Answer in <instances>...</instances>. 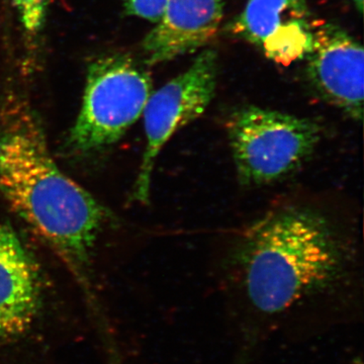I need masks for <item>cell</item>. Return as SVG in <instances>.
I'll return each mask as SVG.
<instances>
[{
	"label": "cell",
	"mask_w": 364,
	"mask_h": 364,
	"mask_svg": "<svg viewBox=\"0 0 364 364\" xmlns=\"http://www.w3.org/2000/svg\"><path fill=\"white\" fill-rule=\"evenodd\" d=\"M354 4H355L356 9L359 11V14L363 13V0H353Z\"/></svg>",
	"instance_id": "12"
},
{
	"label": "cell",
	"mask_w": 364,
	"mask_h": 364,
	"mask_svg": "<svg viewBox=\"0 0 364 364\" xmlns=\"http://www.w3.org/2000/svg\"><path fill=\"white\" fill-rule=\"evenodd\" d=\"M166 0H123L124 11L129 16L156 23L161 18Z\"/></svg>",
	"instance_id": "11"
},
{
	"label": "cell",
	"mask_w": 364,
	"mask_h": 364,
	"mask_svg": "<svg viewBox=\"0 0 364 364\" xmlns=\"http://www.w3.org/2000/svg\"><path fill=\"white\" fill-rule=\"evenodd\" d=\"M0 195L81 280L109 210L61 171L32 107L18 97L0 109Z\"/></svg>",
	"instance_id": "2"
},
{
	"label": "cell",
	"mask_w": 364,
	"mask_h": 364,
	"mask_svg": "<svg viewBox=\"0 0 364 364\" xmlns=\"http://www.w3.org/2000/svg\"><path fill=\"white\" fill-rule=\"evenodd\" d=\"M39 268L18 234L0 223V340L28 331L39 313Z\"/></svg>",
	"instance_id": "9"
},
{
	"label": "cell",
	"mask_w": 364,
	"mask_h": 364,
	"mask_svg": "<svg viewBox=\"0 0 364 364\" xmlns=\"http://www.w3.org/2000/svg\"><path fill=\"white\" fill-rule=\"evenodd\" d=\"M308 77L323 100L355 122L363 121V45L334 23L316 26Z\"/></svg>",
	"instance_id": "6"
},
{
	"label": "cell",
	"mask_w": 364,
	"mask_h": 364,
	"mask_svg": "<svg viewBox=\"0 0 364 364\" xmlns=\"http://www.w3.org/2000/svg\"><path fill=\"white\" fill-rule=\"evenodd\" d=\"M223 16V0H166L161 18L143 41L144 62L157 65L205 47Z\"/></svg>",
	"instance_id": "8"
},
{
	"label": "cell",
	"mask_w": 364,
	"mask_h": 364,
	"mask_svg": "<svg viewBox=\"0 0 364 364\" xmlns=\"http://www.w3.org/2000/svg\"><path fill=\"white\" fill-rule=\"evenodd\" d=\"M228 139L241 186H262L282 181L313 156L322 128L306 117L248 105L227 123Z\"/></svg>",
	"instance_id": "3"
},
{
	"label": "cell",
	"mask_w": 364,
	"mask_h": 364,
	"mask_svg": "<svg viewBox=\"0 0 364 364\" xmlns=\"http://www.w3.org/2000/svg\"><path fill=\"white\" fill-rule=\"evenodd\" d=\"M218 68L217 52L203 50L186 71L151 93L142 114L146 145L132 189V202L149 203L153 171L160 152L177 131L207 111L217 90Z\"/></svg>",
	"instance_id": "5"
},
{
	"label": "cell",
	"mask_w": 364,
	"mask_h": 364,
	"mask_svg": "<svg viewBox=\"0 0 364 364\" xmlns=\"http://www.w3.org/2000/svg\"><path fill=\"white\" fill-rule=\"evenodd\" d=\"M356 228L324 203H282L235 236L222 267L251 313L275 317L332 296L358 277Z\"/></svg>",
	"instance_id": "1"
},
{
	"label": "cell",
	"mask_w": 364,
	"mask_h": 364,
	"mask_svg": "<svg viewBox=\"0 0 364 364\" xmlns=\"http://www.w3.org/2000/svg\"><path fill=\"white\" fill-rule=\"evenodd\" d=\"M232 28L268 59L287 66L306 58L316 26L306 0H248Z\"/></svg>",
	"instance_id": "7"
},
{
	"label": "cell",
	"mask_w": 364,
	"mask_h": 364,
	"mask_svg": "<svg viewBox=\"0 0 364 364\" xmlns=\"http://www.w3.org/2000/svg\"><path fill=\"white\" fill-rule=\"evenodd\" d=\"M14 4L23 30L37 36L44 28L48 0H14Z\"/></svg>",
	"instance_id": "10"
},
{
	"label": "cell",
	"mask_w": 364,
	"mask_h": 364,
	"mask_svg": "<svg viewBox=\"0 0 364 364\" xmlns=\"http://www.w3.org/2000/svg\"><path fill=\"white\" fill-rule=\"evenodd\" d=\"M152 93L145 67L124 53L91 62L82 104L67 139L73 154L90 155L114 145L143 114Z\"/></svg>",
	"instance_id": "4"
}]
</instances>
